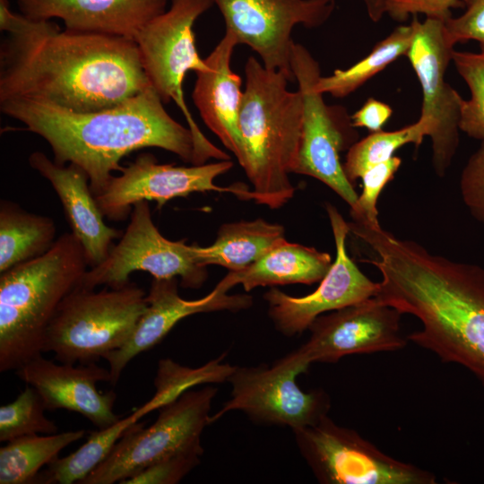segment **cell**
<instances>
[{"label":"cell","instance_id":"836d02e7","mask_svg":"<svg viewBox=\"0 0 484 484\" xmlns=\"http://www.w3.org/2000/svg\"><path fill=\"white\" fill-rule=\"evenodd\" d=\"M462 1L464 12L444 21L446 34L454 45L475 40L484 52V0Z\"/></svg>","mask_w":484,"mask_h":484},{"label":"cell","instance_id":"5bb4252c","mask_svg":"<svg viewBox=\"0 0 484 484\" xmlns=\"http://www.w3.org/2000/svg\"><path fill=\"white\" fill-rule=\"evenodd\" d=\"M232 166L230 160L190 167L160 164L152 154L141 153L95 199L102 214L113 221L125 220L141 201H155L161 209L167 202L193 193H231L240 200H253L252 190L244 184L229 187L215 184Z\"/></svg>","mask_w":484,"mask_h":484},{"label":"cell","instance_id":"7a4b0ae2","mask_svg":"<svg viewBox=\"0 0 484 484\" xmlns=\"http://www.w3.org/2000/svg\"><path fill=\"white\" fill-rule=\"evenodd\" d=\"M349 227L376 254L369 263L382 280L375 297L421 322L408 340L465 367L484 387V268L433 255L381 225Z\"/></svg>","mask_w":484,"mask_h":484},{"label":"cell","instance_id":"2e32d148","mask_svg":"<svg viewBox=\"0 0 484 484\" xmlns=\"http://www.w3.org/2000/svg\"><path fill=\"white\" fill-rule=\"evenodd\" d=\"M402 313L372 297L317 316L308 327L309 339L294 358L309 367L312 363H335L352 354L402 350L408 338L401 330Z\"/></svg>","mask_w":484,"mask_h":484},{"label":"cell","instance_id":"3957f363","mask_svg":"<svg viewBox=\"0 0 484 484\" xmlns=\"http://www.w3.org/2000/svg\"><path fill=\"white\" fill-rule=\"evenodd\" d=\"M151 86L99 111L74 112L20 98L0 101V109L41 136L56 163L82 169L96 197L107 189L112 173L123 169L121 160L137 150L156 147L192 165L206 162L191 130L173 119Z\"/></svg>","mask_w":484,"mask_h":484},{"label":"cell","instance_id":"83f0119b","mask_svg":"<svg viewBox=\"0 0 484 484\" xmlns=\"http://www.w3.org/2000/svg\"><path fill=\"white\" fill-rule=\"evenodd\" d=\"M413 35L411 22L396 27L377 42L368 55L347 69H336L328 76L321 75L316 82V89L333 98L347 97L399 57L406 56Z\"/></svg>","mask_w":484,"mask_h":484},{"label":"cell","instance_id":"e0dca14e","mask_svg":"<svg viewBox=\"0 0 484 484\" xmlns=\"http://www.w3.org/2000/svg\"><path fill=\"white\" fill-rule=\"evenodd\" d=\"M325 209L334 238L336 256L320 285L315 291L303 297L288 295L275 287L264 295L268 315L275 329L287 337L308 330L313 321L326 312L375 297L378 290V282L367 277L347 254L349 223L333 204L327 203Z\"/></svg>","mask_w":484,"mask_h":484},{"label":"cell","instance_id":"cb8c5ba5","mask_svg":"<svg viewBox=\"0 0 484 484\" xmlns=\"http://www.w3.org/2000/svg\"><path fill=\"white\" fill-rule=\"evenodd\" d=\"M284 239V227L264 219L229 222L220 227L211 246L194 245V255L201 266L213 264L238 271L256 262Z\"/></svg>","mask_w":484,"mask_h":484},{"label":"cell","instance_id":"9a60e30c","mask_svg":"<svg viewBox=\"0 0 484 484\" xmlns=\"http://www.w3.org/2000/svg\"><path fill=\"white\" fill-rule=\"evenodd\" d=\"M226 30L238 44L253 49L268 69L281 71L295 81L290 68L291 35L298 25L317 28L335 8V0H212Z\"/></svg>","mask_w":484,"mask_h":484},{"label":"cell","instance_id":"603a6c76","mask_svg":"<svg viewBox=\"0 0 484 484\" xmlns=\"http://www.w3.org/2000/svg\"><path fill=\"white\" fill-rule=\"evenodd\" d=\"M333 264L328 253L284 239L249 266L229 271L216 286L225 291L240 284L245 291L258 287L320 282Z\"/></svg>","mask_w":484,"mask_h":484},{"label":"cell","instance_id":"7c38bea8","mask_svg":"<svg viewBox=\"0 0 484 484\" xmlns=\"http://www.w3.org/2000/svg\"><path fill=\"white\" fill-rule=\"evenodd\" d=\"M143 271L156 279H180V286L198 289L208 278L207 267L199 265L194 245L164 238L154 225L148 201L133 206L130 222L108 257L87 270L80 286L119 288L127 284L132 272Z\"/></svg>","mask_w":484,"mask_h":484},{"label":"cell","instance_id":"484cf974","mask_svg":"<svg viewBox=\"0 0 484 484\" xmlns=\"http://www.w3.org/2000/svg\"><path fill=\"white\" fill-rule=\"evenodd\" d=\"M150 412L143 404L132 414L106 428L91 432L87 441L73 453L56 458L39 474L37 483H81L109 455L125 431Z\"/></svg>","mask_w":484,"mask_h":484},{"label":"cell","instance_id":"d590c367","mask_svg":"<svg viewBox=\"0 0 484 484\" xmlns=\"http://www.w3.org/2000/svg\"><path fill=\"white\" fill-rule=\"evenodd\" d=\"M461 7L462 0H386L385 14L397 22L418 14L445 21L452 16V9Z\"/></svg>","mask_w":484,"mask_h":484},{"label":"cell","instance_id":"ac0fdd59","mask_svg":"<svg viewBox=\"0 0 484 484\" xmlns=\"http://www.w3.org/2000/svg\"><path fill=\"white\" fill-rule=\"evenodd\" d=\"M146 300L147 308L128 340L105 359L109 366L112 385L118 382L133 359L160 343L182 319L199 313L237 312L249 308L253 303L249 295H229L218 286L201 298L185 299L178 294L177 278H153Z\"/></svg>","mask_w":484,"mask_h":484},{"label":"cell","instance_id":"ba28073f","mask_svg":"<svg viewBox=\"0 0 484 484\" xmlns=\"http://www.w3.org/2000/svg\"><path fill=\"white\" fill-rule=\"evenodd\" d=\"M217 389L206 385L186 390L159 409L147 428L134 423L117 441L109 455L82 484H122L150 465L186 453L203 454L201 435L210 424Z\"/></svg>","mask_w":484,"mask_h":484},{"label":"cell","instance_id":"5b68a950","mask_svg":"<svg viewBox=\"0 0 484 484\" xmlns=\"http://www.w3.org/2000/svg\"><path fill=\"white\" fill-rule=\"evenodd\" d=\"M89 264L72 233L41 256L0 276V371L16 370L42 355L47 329L63 299L79 286Z\"/></svg>","mask_w":484,"mask_h":484},{"label":"cell","instance_id":"f1b7e54d","mask_svg":"<svg viewBox=\"0 0 484 484\" xmlns=\"http://www.w3.org/2000/svg\"><path fill=\"white\" fill-rule=\"evenodd\" d=\"M428 134V125L421 118L395 131L371 133L348 150L342 164L347 178L353 185L368 169L393 157L401 147L409 143L418 147Z\"/></svg>","mask_w":484,"mask_h":484},{"label":"cell","instance_id":"8d00e7d4","mask_svg":"<svg viewBox=\"0 0 484 484\" xmlns=\"http://www.w3.org/2000/svg\"><path fill=\"white\" fill-rule=\"evenodd\" d=\"M393 114L392 108L380 100L369 98L352 116L355 127L367 128L371 133L381 131Z\"/></svg>","mask_w":484,"mask_h":484},{"label":"cell","instance_id":"7402d4cb","mask_svg":"<svg viewBox=\"0 0 484 484\" xmlns=\"http://www.w3.org/2000/svg\"><path fill=\"white\" fill-rule=\"evenodd\" d=\"M238 45L234 36L225 31L204 59L208 68L196 73L192 98L203 123L241 164L244 151L239 113L244 90L242 79L230 67L231 56Z\"/></svg>","mask_w":484,"mask_h":484},{"label":"cell","instance_id":"30bf717a","mask_svg":"<svg viewBox=\"0 0 484 484\" xmlns=\"http://www.w3.org/2000/svg\"><path fill=\"white\" fill-rule=\"evenodd\" d=\"M300 454L324 484H436V475L396 460L328 415L293 431Z\"/></svg>","mask_w":484,"mask_h":484},{"label":"cell","instance_id":"4316f807","mask_svg":"<svg viewBox=\"0 0 484 484\" xmlns=\"http://www.w3.org/2000/svg\"><path fill=\"white\" fill-rule=\"evenodd\" d=\"M83 429L14 438L0 448V484L35 483L39 470L69 445L83 437Z\"/></svg>","mask_w":484,"mask_h":484},{"label":"cell","instance_id":"d6a6232c","mask_svg":"<svg viewBox=\"0 0 484 484\" xmlns=\"http://www.w3.org/2000/svg\"><path fill=\"white\" fill-rule=\"evenodd\" d=\"M199 453L177 454L145 468L122 484H176L200 463Z\"/></svg>","mask_w":484,"mask_h":484},{"label":"cell","instance_id":"f546056e","mask_svg":"<svg viewBox=\"0 0 484 484\" xmlns=\"http://www.w3.org/2000/svg\"><path fill=\"white\" fill-rule=\"evenodd\" d=\"M41 397L34 387L27 385L15 400L0 407V441L35 434H55L58 428L48 419Z\"/></svg>","mask_w":484,"mask_h":484},{"label":"cell","instance_id":"74e56055","mask_svg":"<svg viewBox=\"0 0 484 484\" xmlns=\"http://www.w3.org/2000/svg\"><path fill=\"white\" fill-rule=\"evenodd\" d=\"M367 11L369 19L379 22L385 14L386 0H360Z\"/></svg>","mask_w":484,"mask_h":484},{"label":"cell","instance_id":"8fae6325","mask_svg":"<svg viewBox=\"0 0 484 484\" xmlns=\"http://www.w3.org/2000/svg\"><path fill=\"white\" fill-rule=\"evenodd\" d=\"M291 354L272 365L233 367L227 378L230 398L210 417V424L231 411L244 412L256 424L289 427L292 432L316 424L328 415L329 394L318 388L302 391L296 377L307 371Z\"/></svg>","mask_w":484,"mask_h":484},{"label":"cell","instance_id":"44dd1931","mask_svg":"<svg viewBox=\"0 0 484 484\" xmlns=\"http://www.w3.org/2000/svg\"><path fill=\"white\" fill-rule=\"evenodd\" d=\"M29 164L48 180L58 195L71 232L84 249L89 267L100 264L122 231L105 223L87 173L73 163L57 164L41 151L32 152Z\"/></svg>","mask_w":484,"mask_h":484},{"label":"cell","instance_id":"4dcf8cb0","mask_svg":"<svg viewBox=\"0 0 484 484\" xmlns=\"http://www.w3.org/2000/svg\"><path fill=\"white\" fill-rule=\"evenodd\" d=\"M452 61L471 92L470 99L462 102L460 129L484 142V52L454 50Z\"/></svg>","mask_w":484,"mask_h":484},{"label":"cell","instance_id":"52a82bcc","mask_svg":"<svg viewBox=\"0 0 484 484\" xmlns=\"http://www.w3.org/2000/svg\"><path fill=\"white\" fill-rule=\"evenodd\" d=\"M213 4L212 0H171L169 10L148 22L134 38L143 71L162 102L173 100L184 115L198 148L207 161L229 160L203 134L189 111L183 84L189 71L208 68L195 47V21Z\"/></svg>","mask_w":484,"mask_h":484},{"label":"cell","instance_id":"277c9868","mask_svg":"<svg viewBox=\"0 0 484 484\" xmlns=\"http://www.w3.org/2000/svg\"><path fill=\"white\" fill-rule=\"evenodd\" d=\"M239 113L244 157L240 166L253 186V200L278 209L294 195L292 173L301 138L303 105L292 80L250 56Z\"/></svg>","mask_w":484,"mask_h":484},{"label":"cell","instance_id":"9c48e42d","mask_svg":"<svg viewBox=\"0 0 484 484\" xmlns=\"http://www.w3.org/2000/svg\"><path fill=\"white\" fill-rule=\"evenodd\" d=\"M290 63L303 105L301 138L292 173L316 178L352 208L359 195L344 173L340 153L359 141V133L345 108L327 105L316 89L321 69L308 49L294 42Z\"/></svg>","mask_w":484,"mask_h":484},{"label":"cell","instance_id":"4fadbf2b","mask_svg":"<svg viewBox=\"0 0 484 484\" xmlns=\"http://www.w3.org/2000/svg\"><path fill=\"white\" fill-rule=\"evenodd\" d=\"M414 35L406 54L419 82L422 92L419 118L428 125L432 142V162L438 177H444L459 146L460 121L463 99L445 81L454 45L442 20L420 22L413 15Z\"/></svg>","mask_w":484,"mask_h":484},{"label":"cell","instance_id":"8992f818","mask_svg":"<svg viewBox=\"0 0 484 484\" xmlns=\"http://www.w3.org/2000/svg\"><path fill=\"white\" fill-rule=\"evenodd\" d=\"M145 291L129 281L96 291L80 285L59 305L44 339L43 352L66 364H89L121 348L147 308Z\"/></svg>","mask_w":484,"mask_h":484},{"label":"cell","instance_id":"d6986e66","mask_svg":"<svg viewBox=\"0 0 484 484\" xmlns=\"http://www.w3.org/2000/svg\"><path fill=\"white\" fill-rule=\"evenodd\" d=\"M17 376L39 393L47 411L58 409L77 412L98 429L106 428L121 418L113 411L114 391L97 389L99 382H110L109 369L89 364H56L42 355L15 370Z\"/></svg>","mask_w":484,"mask_h":484},{"label":"cell","instance_id":"d4e9b609","mask_svg":"<svg viewBox=\"0 0 484 484\" xmlns=\"http://www.w3.org/2000/svg\"><path fill=\"white\" fill-rule=\"evenodd\" d=\"M55 220L32 213L18 203L0 202V273L41 256L56 242Z\"/></svg>","mask_w":484,"mask_h":484},{"label":"cell","instance_id":"1f68e13d","mask_svg":"<svg viewBox=\"0 0 484 484\" xmlns=\"http://www.w3.org/2000/svg\"><path fill=\"white\" fill-rule=\"evenodd\" d=\"M402 165V159L393 156L374 166L362 177V191L354 207L350 208L352 222L367 226H379L377 200L384 187L393 178Z\"/></svg>","mask_w":484,"mask_h":484},{"label":"cell","instance_id":"6da1fadb","mask_svg":"<svg viewBox=\"0 0 484 484\" xmlns=\"http://www.w3.org/2000/svg\"><path fill=\"white\" fill-rule=\"evenodd\" d=\"M0 101L28 99L74 112L112 108L151 87L134 39L62 31L0 0Z\"/></svg>","mask_w":484,"mask_h":484},{"label":"cell","instance_id":"ffe728a7","mask_svg":"<svg viewBox=\"0 0 484 484\" xmlns=\"http://www.w3.org/2000/svg\"><path fill=\"white\" fill-rule=\"evenodd\" d=\"M168 0H16L31 20L61 19L74 33L134 39L151 19L166 11Z\"/></svg>","mask_w":484,"mask_h":484},{"label":"cell","instance_id":"e575fe53","mask_svg":"<svg viewBox=\"0 0 484 484\" xmlns=\"http://www.w3.org/2000/svg\"><path fill=\"white\" fill-rule=\"evenodd\" d=\"M460 189L471 215L484 223V142L463 168Z\"/></svg>","mask_w":484,"mask_h":484}]
</instances>
